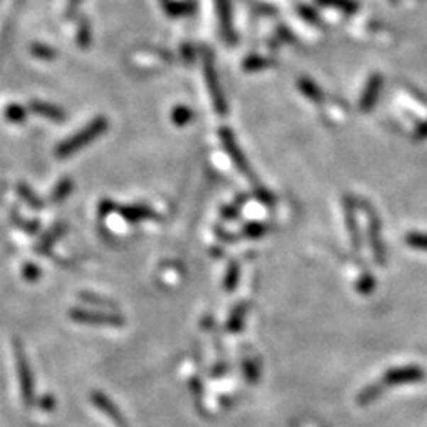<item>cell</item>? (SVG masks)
<instances>
[{"label":"cell","mask_w":427,"mask_h":427,"mask_svg":"<svg viewBox=\"0 0 427 427\" xmlns=\"http://www.w3.org/2000/svg\"><path fill=\"white\" fill-rule=\"evenodd\" d=\"M106 130H108V121L105 117H97V119H94L91 123H87L84 128L79 130L78 133H74L73 136L62 141L56 148V157L67 158L73 154H77L78 150L89 146L92 141L97 140V138L105 133Z\"/></svg>","instance_id":"cell-1"},{"label":"cell","mask_w":427,"mask_h":427,"mask_svg":"<svg viewBox=\"0 0 427 427\" xmlns=\"http://www.w3.org/2000/svg\"><path fill=\"white\" fill-rule=\"evenodd\" d=\"M13 351H15L16 372H18V378H19L23 402L26 407H32L33 402H35V380H33V374L29 366V361H27L23 342H21L18 337L13 339Z\"/></svg>","instance_id":"cell-2"},{"label":"cell","mask_w":427,"mask_h":427,"mask_svg":"<svg viewBox=\"0 0 427 427\" xmlns=\"http://www.w3.org/2000/svg\"><path fill=\"white\" fill-rule=\"evenodd\" d=\"M70 318L82 325H103V326H122L123 318L121 315L100 311H86V309H73Z\"/></svg>","instance_id":"cell-3"},{"label":"cell","mask_w":427,"mask_h":427,"mask_svg":"<svg viewBox=\"0 0 427 427\" xmlns=\"http://www.w3.org/2000/svg\"><path fill=\"white\" fill-rule=\"evenodd\" d=\"M362 208L367 214V233H369V240H370V247L372 252H374V257L377 260V263L383 266L384 261H387V253H384V247L382 243V234H380V220L377 217L375 209L370 208V204L366 201H362Z\"/></svg>","instance_id":"cell-4"},{"label":"cell","mask_w":427,"mask_h":427,"mask_svg":"<svg viewBox=\"0 0 427 427\" xmlns=\"http://www.w3.org/2000/svg\"><path fill=\"white\" fill-rule=\"evenodd\" d=\"M424 378V372L418 366H407L391 369L383 375V383L388 387H396V384H409L418 383Z\"/></svg>","instance_id":"cell-5"},{"label":"cell","mask_w":427,"mask_h":427,"mask_svg":"<svg viewBox=\"0 0 427 427\" xmlns=\"http://www.w3.org/2000/svg\"><path fill=\"white\" fill-rule=\"evenodd\" d=\"M220 138H222V143H223L225 149L228 150L230 157L233 158L234 165H236V167L239 168L240 173H244L247 177L250 179V181H255V176H253L252 170H250V167H249V162L245 160L244 154L240 152V149H239V146H238V143L234 141V136H233V133L230 132V130H226V128L220 130Z\"/></svg>","instance_id":"cell-6"},{"label":"cell","mask_w":427,"mask_h":427,"mask_svg":"<svg viewBox=\"0 0 427 427\" xmlns=\"http://www.w3.org/2000/svg\"><path fill=\"white\" fill-rule=\"evenodd\" d=\"M91 401L100 411L105 413L108 418H111V421L117 427H128L126 419H123V416H122V413L119 411V409H117L111 399L103 394L101 391H94L91 394Z\"/></svg>","instance_id":"cell-7"},{"label":"cell","mask_w":427,"mask_h":427,"mask_svg":"<svg viewBox=\"0 0 427 427\" xmlns=\"http://www.w3.org/2000/svg\"><path fill=\"white\" fill-rule=\"evenodd\" d=\"M29 108L33 114L45 117V119H50L52 122H64L67 119V113L64 111V109L57 105H52V103L41 101V100H32Z\"/></svg>","instance_id":"cell-8"},{"label":"cell","mask_w":427,"mask_h":427,"mask_svg":"<svg viewBox=\"0 0 427 427\" xmlns=\"http://www.w3.org/2000/svg\"><path fill=\"white\" fill-rule=\"evenodd\" d=\"M67 233V225L65 223H56L52 225L50 230H48L43 236H41L40 243L37 244L35 250L38 255H48L51 252V249L54 247V244L57 243V240L64 236V234Z\"/></svg>","instance_id":"cell-9"},{"label":"cell","mask_w":427,"mask_h":427,"mask_svg":"<svg viewBox=\"0 0 427 427\" xmlns=\"http://www.w3.org/2000/svg\"><path fill=\"white\" fill-rule=\"evenodd\" d=\"M206 79H208V84H209V89H211V95H212V100H214V105H216V109L218 113H225V99H223V94H222V89H220L218 86V79H217V74H216V70H214V65H212V60H206Z\"/></svg>","instance_id":"cell-10"},{"label":"cell","mask_w":427,"mask_h":427,"mask_svg":"<svg viewBox=\"0 0 427 427\" xmlns=\"http://www.w3.org/2000/svg\"><path fill=\"white\" fill-rule=\"evenodd\" d=\"M343 209H345V222L351 238V244H353L355 250H360L361 236L360 230H357V222L355 216V201L351 199V196H345V199H343Z\"/></svg>","instance_id":"cell-11"},{"label":"cell","mask_w":427,"mask_h":427,"mask_svg":"<svg viewBox=\"0 0 427 427\" xmlns=\"http://www.w3.org/2000/svg\"><path fill=\"white\" fill-rule=\"evenodd\" d=\"M121 216L128 220V222H140V220H144V218H158L157 214L149 209L148 206H141V204H136V206H123V208L119 209Z\"/></svg>","instance_id":"cell-12"},{"label":"cell","mask_w":427,"mask_h":427,"mask_svg":"<svg viewBox=\"0 0 427 427\" xmlns=\"http://www.w3.org/2000/svg\"><path fill=\"white\" fill-rule=\"evenodd\" d=\"M380 87H382V77L380 74H374L366 87V92L362 95V100H361L362 111H369V109L375 105L378 94H380Z\"/></svg>","instance_id":"cell-13"},{"label":"cell","mask_w":427,"mask_h":427,"mask_svg":"<svg viewBox=\"0 0 427 427\" xmlns=\"http://www.w3.org/2000/svg\"><path fill=\"white\" fill-rule=\"evenodd\" d=\"M16 194L24 199V201L30 206L32 209H37V211H40V209H43L45 208V203L41 201V198L35 194V192H33L29 185L27 184H24V182H19L18 185H16Z\"/></svg>","instance_id":"cell-14"},{"label":"cell","mask_w":427,"mask_h":427,"mask_svg":"<svg viewBox=\"0 0 427 427\" xmlns=\"http://www.w3.org/2000/svg\"><path fill=\"white\" fill-rule=\"evenodd\" d=\"M217 11L222 23V29L228 40L233 38V26H231V15H230V2L228 0H217Z\"/></svg>","instance_id":"cell-15"},{"label":"cell","mask_w":427,"mask_h":427,"mask_svg":"<svg viewBox=\"0 0 427 427\" xmlns=\"http://www.w3.org/2000/svg\"><path fill=\"white\" fill-rule=\"evenodd\" d=\"M74 187V182L72 177L65 176L64 179H60V181L57 182L56 187H54L52 194H51V201L52 203H60L64 201V199L72 194V190Z\"/></svg>","instance_id":"cell-16"},{"label":"cell","mask_w":427,"mask_h":427,"mask_svg":"<svg viewBox=\"0 0 427 427\" xmlns=\"http://www.w3.org/2000/svg\"><path fill=\"white\" fill-rule=\"evenodd\" d=\"M4 116L11 123H23L27 119V109L18 103H11L4 109Z\"/></svg>","instance_id":"cell-17"},{"label":"cell","mask_w":427,"mask_h":427,"mask_svg":"<svg viewBox=\"0 0 427 427\" xmlns=\"http://www.w3.org/2000/svg\"><path fill=\"white\" fill-rule=\"evenodd\" d=\"M382 392H383L382 384H369V387L364 388L360 392V396H357V404L367 405L370 402H374L382 396Z\"/></svg>","instance_id":"cell-18"},{"label":"cell","mask_w":427,"mask_h":427,"mask_svg":"<svg viewBox=\"0 0 427 427\" xmlns=\"http://www.w3.org/2000/svg\"><path fill=\"white\" fill-rule=\"evenodd\" d=\"M30 52L37 59H41V60H54L57 57L56 50L48 45H43V43H33L30 46Z\"/></svg>","instance_id":"cell-19"},{"label":"cell","mask_w":427,"mask_h":427,"mask_svg":"<svg viewBox=\"0 0 427 427\" xmlns=\"http://www.w3.org/2000/svg\"><path fill=\"white\" fill-rule=\"evenodd\" d=\"M405 244L413 249L427 252V234L426 233H409L405 236Z\"/></svg>","instance_id":"cell-20"},{"label":"cell","mask_w":427,"mask_h":427,"mask_svg":"<svg viewBox=\"0 0 427 427\" xmlns=\"http://www.w3.org/2000/svg\"><path fill=\"white\" fill-rule=\"evenodd\" d=\"M11 220H13V223H15L16 226H19L21 230H24L26 233H29V234H37L38 233V228H40L38 220H24V218L18 217L16 212H13Z\"/></svg>","instance_id":"cell-21"},{"label":"cell","mask_w":427,"mask_h":427,"mask_svg":"<svg viewBox=\"0 0 427 427\" xmlns=\"http://www.w3.org/2000/svg\"><path fill=\"white\" fill-rule=\"evenodd\" d=\"M79 299H81V301H84L86 304H91V306L116 309L114 302H111L109 299H105V298H100L99 294H92V293H79Z\"/></svg>","instance_id":"cell-22"},{"label":"cell","mask_w":427,"mask_h":427,"mask_svg":"<svg viewBox=\"0 0 427 427\" xmlns=\"http://www.w3.org/2000/svg\"><path fill=\"white\" fill-rule=\"evenodd\" d=\"M245 311H247V306L245 304H240L239 307L234 309V312H233L231 318L228 321V329L231 331V333H238V331L240 329V326H243V320H244Z\"/></svg>","instance_id":"cell-23"},{"label":"cell","mask_w":427,"mask_h":427,"mask_svg":"<svg viewBox=\"0 0 427 427\" xmlns=\"http://www.w3.org/2000/svg\"><path fill=\"white\" fill-rule=\"evenodd\" d=\"M238 280H239V266L238 263H231L228 267V272H226L225 290L231 293L234 288L238 287Z\"/></svg>","instance_id":"cell-24"},{"label":"cell","mask_w":427,"mask_h":427,"mask_svg":"<svg viewBox=\"0 0 427 427\" xmlns=\"http://www.w3.org/2000/svg\"><path fill=\"white\" fill-rule=\"evenodd\" d=\"M23 277L29 284H35L41 277V270L35 263H26L23 266Z\"/></svg>","instance_id":"cell-25"},{"label":"cell","mask_w":427,"mask_h":427,"mask_svg":"<svg viewBox=\"0 0 427 427\" xmlns=\"http://www.w3.org/2000/svg\"><path fill=\"white\" fill-rule=\"evenodd\" d=\"M318 2L329 5V6H336V9H339L342 11H348V13H353L357 9V4L353 2V0H318Z\"/></svg>","instance_id":"cell-26"},{"label":"cell","mask_w":427,"mask_h":427,"mask_svg":"<svg viewBox=\"0 0 427 427\" xmlns=\"http://www.w3.org/2000/svg\"><path fill=\"white\" fill-rule=\"evenodd\" d=\"M91 43V27H89L87 21H81L79 29H78V45L86 48Z\"/></svg>","instance_id":"cell-27"},{"label":"cell","mask_w":427,"mask_h":427,"mask_svg":"<svg viewBox=\"0 0 427 427\" xmlns=\"http://www.w3.org/2000/svg\"><path fill=\"white\" fill-rule=\"evenodd\" d=\"M266 231H267V226L266 225H261V223H249L244 228L245 236L247 238H253V239L265 236Z\"/></svg>","instance_id":"cell-28"},{"label":"cell","mask_w":427,"mask_h":427,"mask_svg":"<svg viewBox=\"0 0 427 427\" xmlns=\"http://www.w3.org/2000/svg\"><path fill=\"white\" fill-rule=\"evenodd\" d=\"M299 84H301L302 92H304L307 95V97H311L314 100H320L321 99V92L314 86V82L307 81V79H301Z\"/></svg>","instance_id":"cell-29"},{"label":"cell","mask_w":427,"mask_h":427,"mask_svg":"<svg viewBox=\"0 0 427 427\" xmlns=\"http://www.w3.org/2000/svg\"><path fill=\"white\" fill-rule=\"evenodd\" d=\"M192 119V111L187 108H177L173 113V121L177 123V126H184Z\"/></svg>","instance_id":"cell-30"},{"label":"cell","mask_w":427,"mask_h":427,"mask_svg":"<svg viewBox=\"0 0 427 427\" xmlns=\"http://www.w3.org/2000/svg\"><path fill=\"white\" fill-rule=\"evenodd\" d=\"M38 409L41 411H52L56 409V399L52 394H45L38 399Z\"/></svg>","instance_id":"cell-31"},{"label":"cell","mask_w":427,"mask_h":427,"mask_svg":"<svg viewBox=\"0 0 427 427\" xmlns=\"http://www.w3.org/2000/svg\"><path fill=\"white\" fill-rule=\"evenodd\" d=\"M374 287H375L374 277H372V275H364L360 282V285H357V290H360V293H370L374 290Z\"/></svg>","instance_id":"cell-32"},{"label":"cell","mask_w":427,"mask_h":427,"mask_svg":"<svg viewBox=\"0 0 427 427\" xmlns=\"http://www.w3.org/2000/svg\"><path fill=\"white\" fill-rule=\"evenodd\" d=\"M244 372H245V377L249 378L250 382H255L258 378V367H255L249 361L244 362Z\"/></svg>","instance_id":"cell-33"},{"label":"cell","mask_w":427,"mask_h":427,"mask_svg":"<svg viewBox=\"0 0 427 427\" xmlns=\"http://www.w3.org/2000/svg\"><path fill=\"white\" fill-rule=\"evenodd\" d=\"M114 203L113 201H101V204H100V208H99V212H100V217H106L109 212H113L114 211Z\"/></svg>","instance_id":"cell-34"},{"label":"cell","mask_w":427,"mask_h":427,"mask_svg":"<svg viewBox=\"0 0 427 427\" xmlns=\"http://www.w3.org/2000/svg\"><path fill=\"white\" fill-rule=\"evenodd\" d=\"M82 0H68V6H67V16H73L77 13L78 6L81 5Z\"/></svg>","instance_id":"cell-35"}]
</instances>
